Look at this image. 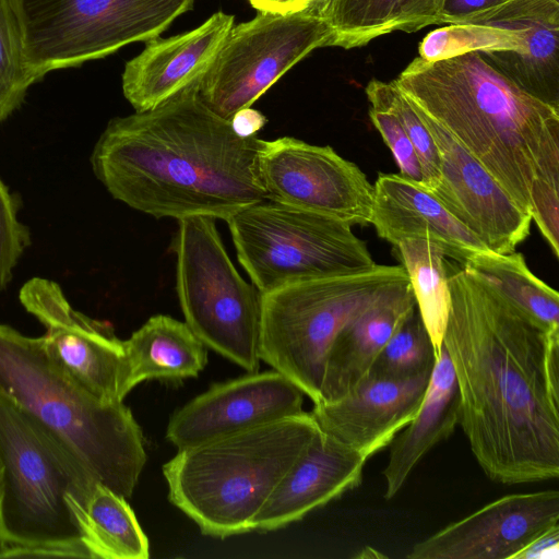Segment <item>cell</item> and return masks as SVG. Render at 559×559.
Returning <instances> with one entry per match:
<instances>
[{
	"instance_id": "37",
	"label": "cell",
	"mask_w": 559,
	"mask_h": 559,
	"mask_svg": "<svg viewBox=\"0 0 559 559\" xmlns=\"http://www.w3.org/2000/svg\"><path fill=\"white\" fill-rule=\"evenodd\" d=\"M259 12L286 14L298 11L300 0H248Z\"/></svg>"
},
{
	"instance_id": "31",
	"label": "cell",
	"mask_w": 559,
	"mask_h": 559,
	"mask_svg": "<svg viewBox=\"0 0 559 559\" xmlns=\"http://www.w3.org/2000/svg\"><path fill=\"white\" fill-rule=\"evenodd\" d=\"M438 352L417 310L395 331L369 374L404 379L431 371Z\"/></svg>"
},
{
	"instance_id": "36",
	"label": "cell",
	"mask_w": 559,
	"mask_h": 559,
	"mask_svg": "<svg viewBox=\"0 0 559 559\" xmlns=\"http://www.w3.org/2000/svg\"><path fill=\"white\" fill-rule=\"evenodd\" d=\"M266 121V118L260 111L251 107L239 110L230 119L233 130L241 138L257 135Z\"/></svg>"
},
{
	"instance_id": "24",
	"label": "cell",
	"mask_w": 559,
	"mask_h": 559,
	"mask_svg": "<svg viewBox=\"0 0 559 559\" xmlns=\"http://www.w3.org/2000/svg\"><path fill=\"white\" fill-rule=\"evenodd\" d=\"M124 345L128 392L146 380L179 382L198 377L207 364L205 345L186 322L166 314L151 317Z\"/></svg>"
},
{
	"instance_id": "40",
	"label": "cell",
	"mask_w": 559,
	"mask_h": 559,
	"mask_svg": "<svg viewBox=\"0 0 559 559\" xmlns=\"http://www.w3.org/2000/svg\"><path fill=\"white\" fill-rule=\"evenodd\" d=\"M443 2V0H441V3ZM442 7V5H441Z\"/></svg>"
},
{
	"instance_id": "32",
	"label": "cell",
	"mask_w": 559,
	"mask_h": 559,
	"mask_svg": "<svg viewBox=\"0 0 559 559\" xmlns=\"http://www.w3.org/2000/svg\"><path fill=\"white\" fill-rule=\"evenodd\" d=\"M16 204L0 179V288L12 278L13 270L29 245L28 229L19 221Z\"/></svg>"
},
{
	"instance_id": "15",
	"label": "cell",
	"mask_w": 559,
	"mask_h": 559,
	"mask_svg": "<svg viewBox=\"0 0 559 559\" xmlns=\"http://www.w3.org/2000/svg\"><path fill=\"white\" fill-rule=\"evenodd\" d=\"M414 109L430 131L439 154L440 181L431 193L489 250L513 252L530 234V213L447 130Z\"/></svg>"
},
{
	"instance_id": "10",
	"label": "cell",
	"mask_w": 559,
	"mask_h": 559,
	"mask_svg": "<svg viewBox=\"0 0 559 559\" xmlns=\"http://www.w3.org/2000/svg\"><path fill=\"white\" fill-rule=\"evenodd\" d=\"M26 52L39 80L159 36L194 0H20Z\"/></svg>"
},
{
	"instance_id": "9",
	"label": "cell",
	"mask_w": 559,
	"mask_h": 559,
	"mask_svg": "<svg viewBox=\"0 0 559 559\" xmlns=\"http://www.w3.org/2000/svg\"><path fill=\"white\" fill-rule=\"evenodd\" d=\"M226 223L238 262L261 294L376 264L348 223L269 199Z\"/></svg>"
},
{
	"instance_id": "6",
	"label": "cell",
	"mask_w": 559,
	"mask_h": 559,
	"mask_svg": "<svg viewBox=\"0 0 559 559\" xmlns=\"http://www.w3.org/2000/svg\"><path fill=\"white\" fill-rule=\"evenodd\" d=\"M318 430L312 415L302 411L179 449L163 465L168 499L204 535L251 532L255 515Z\"/></svg>"
},
{
	"instance_id": "17",
	"label": "cell",
	"mask_w": 559,
	"mask_h": 559,
	"mask_svg": "<svg viewBox=\"0 0 559 559\" xmlns=\"http://www.w3.org/2000/svg\"><path fill=\"white\" fill-rule=\"evenodd\" d=\"M559 524V491L511 493L415 544L408 559H514Z\"/></svg>"
},
{
	"instance_id": "2",
	"label": "cell",
	"mask_w": 559,
	"mask_h": 559,
	"mask_svg": "<svg viewBox=\"0 0 559 559\" xmlns=\"http://www.w3.org/2000/svg\"><path fill=\"white\" fill-rule=\"evenodd\" d=\"M263 140L241 138L212 111L198 81L154 108L112 118L91 164L111 197L156 218L227 221L266 199L258 171Z\"/></svg>"
},
{
	"instance_id": "30",
	"label": "cell",
	"mask_w": 559,
	"mask_h": 559,
	"mask_svg": "<svg viewBox=\"0 0 559 559\" xmlns=\"http://www.w3.org/2000/svg\"><path fill=\"white\" fill-rule=\"evenodd\" d=\"M365 92L371 108L392 114L403 127L419 159L423 187L431 192L440 181V159L430 131L392 81L372 79Z\"/></svg>"
},
{
	"instance_id": "29",
	"label": "cell",
	"mask_w": 559,
	"mask_h": 559,
	"mask_svg": "<svg viewBox=\"0 0 559 559\" xmlns=\"http://www.w3.org/2000/svg\"><path fill=\"white\" fill-rule=\"evenodd\" d=\"M36 82L31 70L20 0H0V123Z\"/></svg>"
},
{
	"instance_id": "33",
	"label": "cell",
	"mask_w": 559,
	"mask_h": 559,
	"mask_svg": "<svg viewBox=\"0 0 559 559\" xmlns=\"http://www.w3.org/2000/svg\"><path fill=\"white\" fill-rule=\"evenodd\" d=\"M369 117L392 152L400 174L423 186V171L416 151L399 120L390 112L371 108Z\"/></svg>"
},
{
	"instance_id": "27",
	"label": "cell",
	"mask_w": 559,
	"mask_h": 559,
	"mask_svg": "<svg viewBox=\"0 0 559 559\" xmlns=\"http://www.w3.org/2000/svg\"><path fill=\"white\" fill-rule=\"evenodd\" d=\"M394 248L408 275L417 310L438 352L451 308L445 255L426 236L404 239Z\"/></svg>"
},
{
	"instance_id": "21",
	"label": "cell",
	"mask_w": 559,
	"mask_h": 559,
	"mask_svg": "<svg viewBox=\"0 0 559 559\" xmlns=\"http://www.w3.org/2000/svg\"><path fill=\"white\" fill-rule=\"evenodd\" d=\"M371 225L393 246L426 236L460 264L489 249L425 187L401 174H380L373 186Z\"/></svg>"
},
{
	"instance_id": "28",
	"label": "cell",
	"mask_w": 559,
	"mask_h": 559,
	"mask_svg": "<svg viewBox=\"0 0 559 559\" xmlns=\"http://www.w3.org/2000/svg\"><path fill=\"white\" fill-rule=\"evenodd\" d=\"M464 265L486 278L549 334H559V295L532 273L522 253L488 250Z\"/></svg>"
},
{
	"instance_id": "34",
	"label": "cell",
	"mask_w": 559,
	"mask_h": 559,
	"mask_svg": "<svg viewBox=\"0 0 559 559\" xmlns=\"http://www.w3.org/2000/svg\"><path fill=\"white\" fill-rule=\"evenodd\" d=\"M503 1L504 0H443L438 25L464 23L472 16Z\"/></svg>"
},
{
	"instance_id": "35",
	"label": "cell",
	"mask_w": 559,
	"mask_h": 559,
	"mask_svg": "<svg viewBox=\"0 0 559 559\" xmlns=\"http://www.w3.org/2000/svg\"><path fill=\"white\" fill-rule=\"evenodd\" d=\"M559 556V524L548 528L523 548L514 559H549Z\"/></svg>"
},
{
	"instance_id": "20",
	"label": "cell",
	"mask_w": 559,
	"mask_h": 559,
	"mask_svg": "<svg viewBox=\"0 0 559 559\" xmlns=\"http://www.w3.org/2000/svg\"><path fill=\"white\" fill-rule=\"evenodd\" d=\"M233 26L234 16L218 11L192 31L148 39L142 52L126 63V99L135 111L148 110L198 81Z\"/></svg>"
},
{
	"instance_id": "4",
	"label": "cell",
	"mask_w": 559,
	"mask_h": 559,
	"mask_svg": "<svg viewBox=\"0 0 559 559\" xmlns=\"http://www.w3.org/2000/svg\"><path fill=\"white\" fill-rule=\"evenodd\" d=\"M97 483L51 431L0 392L1 558H91L82 524Z\"/></svg>"
},
{
	"instance_id": "19",
	"label": "cell",
	"mask_w": 559,
	"mask_h": 559,
	"mask_svg": "<svg viewBox=\"0 0 559 559\" xmlns=\"http://www.w3.org/2000/svg\"><path fill=\"white\" fill-rule=\"evenodd\" d=\"M367 461L319 428L255 515L253 531L283 528L358 487Z\"/></svg>"
},
{
	"instance_id": "11",
	"label": "cell",
	"mask_w": 559,
	"mask_h": 559,
	"mask_svg": "<svg viewBox=\"0 0 559 559\" xmlns=\"http://www.w3.org/2000/svg\"><path fill=\"white\" fill-rule=\"evenodd\" d=\"M418 51L428 61L475 51L559 109V0H504L464 23L431 31Z\"/></svg>"
},
{
	"instance_id": "7",
	"label": "cell",
	"mask_w": 559,
	"mask_h": 559,
	"mask_svg": "<svg viewBox=\"0 0 559 559\" xmlns=\"http://www.w3.org/2000/svg\"><path fill=\"white\" fill-rule=\"evenodd\" d=\"M403 265L371 267L293 283L261 294L260 359L313 404L337 333L389 286L407 280Z\"/></svg>"
},
{
	"instance_id": "14",
	"label": "cell",
	"mask_w": 559,
	"mask_h": 559,
	"mask_svg": "<svg viewBox=\"0 0 559 559\" xmlns=\"http://www.w3.org/2000/svg\"><path fill=\"white\" fill-rule=\"evenodd\" d=\"M19 298L44 325V349L64 374L104 402H123L129 393L126 345L108 322L75 310L61 287L48 278L28 280Z\"/></svg>"
},
{
	"instance_id": "25",
	"label": "cell",
	"mask_w": 559,
	"mask_h": 559,
	"mask_svg": "<svg viewBox=\"0 0 559 559\" xmlns=\"http://www.w3.org/2000/svg\"><path fill=\"white\" fill-rule=\"evenodd\" d=\"M440 0H332L324 21L330 46L352 49L393 32L414 33L438 25Z\"/></svg>"
},
{
	"instance_id": "23",
	"label": "cell",
	"mask_w": 559,
	"mask_h": 559,
	"mask_svg": "<svg viewBox=\"0 0 559 559\" xmlns=\"http://www.w3.org/2000/svg\"><path fill=\"white\" fill-rule=\"evenodd\" d=\"M461 400L445 347L437 354L429 384L416 416L393 438L383 469L384 498H394L420 460L460 425Z\"/></svg>"
},
{
	"instance_id": "12",
	"label": "cell",
	"mask_w": 559,
	"mask_h": 559,
	"mask_svg": "<svg viewBox=\"0 0 559 559\" xmlns=\"http://www.w3.org/2000/svg\"><path fill=\"white\" fill-rule=\"evenodd\" d=\"M332 29L305 12H259L233 26L198 80L203 103L230 120L251 107L288 70L317 48L330 46Z\"/></svg>"
},
{
	"instance_id": "3",
	"label": "cell",
	"mask_w": 559,
	"mask_h": 559,
	"mask_svg": "<svg viewBox=\"0 0 559 559\" xmlns=\"http://www.w3.org/2000/svg\"><path fill=\"white\" fill-rule=\"evenodd\" d=\"M530 213L559 257V109L532 96L475 51L419 56L392 81Z\"/></svg>"
},
{
	"instance_id": "1",
	"label": "cell",
	"mask_w": 559,
	"mask_h": 559,
	"mask_svg": "<svg viewBox=\"0 0 559 559\" xmlns=\"http://www.w3.org/2000/svg\"><path fill=\"white\" fill-rule=\"evenodd\" d=\"M451 308L442 345L461 400L462 427L485 475L503 485L559 476V334L464 264L445 260Z\"/></svg>"
},
{
	"instance_id": "26",
	"label": "cell",
	"mask_w": 559,
	"mask_h": 559,
	"mask_svg": "<svg viewBox=\"0 0 559 559\" xmlns=\"http://www.w3.org/2000/svg\"><path fill=\"white\" fill-rule=\"evenodd\" d=\"M91 558L147 559L148 539L127 498L97 483L85 507L82 524Z\"/></svg>"
},
{
	"instance_id": "22",
	"label": "cell",
	"mask_w": 559,
	"mask_h": 559,
	"mask_svg": "<svg viewBox=\"0 0 559 559\" xmlns=\"http://www.w3.org/2000/svg\"><path fill=\"white\" fill-rule=\"evenodd\" d=\"M415 309L407 278L389 286L359 310L332 343L320 403L335 401L358 386L369 376L384 345Z\"/></svg>"
},
{
	"instance_id": "18",
	"label": "cell",
	"mask_w": 559,
	"mask_h": 559,
	"mask_svg": "<svg viewBox=\"0 0 559 559\" xmlns=\"http://www.w3.org/2000/svg\"><path fill=\"white\" fill-rule=\"evenodd\" d=\"M431 371L404 379L369 374L346 395L314 404L310 414L323 432L369 459L416 416Z\"/></svg>"
},
{
	"instance_id": "5",
	"label": "cell",
	"mask_w": 559,
	"mask_h": 559,
	"mask_svg": "<svg viewBox=\"0 0 559 559\" xmlns=\"http://www.w3.org/2000/svg\"><path fill=\"white\" fill-rule=\"evenodd\" d=\"M0 392L51 431L98 483L132 496L146 453L130 408L92 395L49 359L41 337L2 323Z\"/></svg>"
},
{
	"instance_id": "39",
	"label": "cell",
	"mask_w": 559,
	"mask_h": 559,
	"mask_svg": "<svg viewBox=\"0 0 559 559\" xmlns=\"http://www.w3.org/2000/svg\"><path fill=\"white\" fill-rule=\"evenodd\" d=\"M356 559H369V558H386V556L379 550H376L369 546L364 547L358 554L354 556Z\"/></svg>"
},
{
	"instance_id": "13",
	"label": "cell",
	"mask_w": 559,
	"mask_h": 559,
	"mask_svg": "<svg viewBox=\"0 0 559 559\" xmlns=\"http://www.w3.org/2000/svg\"><path fill=\"white\" fill-rule=\"evenodd\" d=\"M258 171L269 200L352 226L371 223L373 186L357 165L329 145L292 136L263 140Z\"/></svg>"
},
{
	"instance_id": "38",
	"label": "cell",
	"mask_w": 559,
	"mask_h": 559,
	"mask_svg": "<svg viewBox=\"0 0 559 559\" xmlns=\"http://www.w3.org/2000/svg\"><path fill=\"white\" fill-rule=\"evenodd\" d=\"M332 0H300L298 11L324 20Z\"/></svg>"
},
{
	"instance_id": "16",
	"label": "cell",
	"mask_w": 559,
	"mask_h": 559,
	"mask_svg": "<svg viewBox=\"0 0 559 559\" xmlns=\"http://www.w3.org/2000/svg\"><path fill=\"white\" fill-rule=\"evenodd\" d=\"M302 391L275 370L213 384L173 413L166 439L178 450L302 412Z\"/></svg>"
},
{
	"instance_id": "8",
	"label": "cell",
	"mask_w": 559,
	"mask_h": 559,
	"mask_svg": "<svg viewBox=\"0 0 559 559\" xmlns=\"http://www.w3.org/2000/svg\"><path fill=\"white\" fill-rule=\"evenodd\" d=\"M173 241L185 322L205 345L248 372L260 367L261 293L233 264L215 218L178 221Z\"/></svg>"
}]
</instances>
